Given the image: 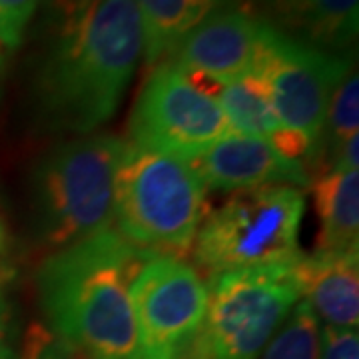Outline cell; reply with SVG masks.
<instances>
[{"label":"cell","mask_w":359,"mask_h":359,"mask_svg":"<svg viewBox=\"0 0 359 359\" xmlns=\"http://www.w3.org/2000/svg\"><path fill=\"white\" fill-rule=\"evenodd\" d=\"M144 54L134 0H44L34 104L50 132L92 134L118 112Z\"/></svg>","instance_id":"obj_1"},{"label":"cell","mask_w":359,"mask_h":359,"mask_svg":"<svg viewBox=\"0 0 359 359\" xmlns=\"http://www.w3.org/2000/svg\"><path fill=\"white\" fill-rule=\"evenodd\" d=\"M152 256L114 226L52 252L36 273L46 327L82 359H140L130 285Z\"/></svg>","instance_id":"obj_2"},{"label":"cell","mask_w":359,"mask_h":359,"mask_svg":"<svg viewBox=\"0 0 359 359\" xmlns=\"http://www.w3.org/2000/svg\"><path fill=\"white\" fill-rule=\"evenodd\" d=\"M128 142L84 134L54 146L32 172V226L48 252L112 228L114 182Z\"/></svg>","instance_id":"obj_3"},{"label":"cell","mask_w":359,"mask_h":359,"mask_svg":"<svg viewBox=\"0 0 359 359\" xmlns=\"http://www.w3.org/2000/svg\"><path fill=\"white\" fill-rule=\"evenodd\" d=\"M205 186L190 162L128 142L114 182V228L130 244L166 256L192 252Z\"/></svg>","instance_id":"obj_4"},{"label":"cell","mask_w":359,"mask_h":359,"mask_svg":"<svg viewBox=\"0 0 359 359\" xmlns=\"http://www.w3.org/2000/svg\"><path fill=\"white\" fill-rule=\"evenodd\" d=\"M306 194L295 186H262L233 192L202 219L194 238L196 266L208 278L294 264L302 256L299 228Z\"/></svg>","instance_id":"obj_5"},{"label":"cell","mask_w":359,"mask_h":359,"mask_svg":"<svg viewBox=\"0 0 359 359\" xmlns=\"http://www.w3.org/2000/svg\"><path fill=\"white\" fill-rule=\"evenodd\" d=\"M205 316L186 359H259L302 299L294 264L208 278Z\"/></svg>","instance_id":"obj_6"},{"label":"cell","mask_w":359,"mask_h":359,"mask_svg":"<svg viewBox=\"0 0 359 359\" xmlns=\"http://www.w3.org/2000/svg\"><path fill=\"white\" fill-rule=\"evenodd\" d=\"M349 70V54L320 50L264 22L254 74L266 90L280 124L306 138L316 154H320L318 144L332 94Z\"/></svg>","instance_id":"obj_7"},{"label":"cell","mask_w":359,"mask_h":359,"mask_svg":"<svg viewBox=\"0 0 359 359\" xmlns=\"http://www.w3.org/2000/svg\"><path fill=\"white\" fill-rule=\"evenodd\" d=\"M231 132L219 104L172 62H160L142 84L128 120L130 144L186 162Z\"/></svg>","instance_id":"obj_8"},{"label":"cell","mask_w":359,"mask_h":359,"mask_svg":"<svg viewBox=\"0 0 359 359\" xmlns=\"http://www.w3.org/2000/svg\"><path fill=\"white\" fill-rule=\"evenodd\" d=\"M140 359L186 358L205 316L208 285L184 257L154 254L130 285Z\"/></svg>","instance_id":"obj_9"},{"label":"cell","mask_w":359,"mask_h":359,"mask_svg":"<svg viewBox=\"0 0 359 359\" xmlns=\"http://www.w3.org/2000/svg\"><path fill=\"white\" fill-rule=\"evenodd\" d=\"M262 34L264 20L254 11L219 6L180 42L168 62L184 76L230 84L254 74Z\"/></svg>","instance_id":"obj_10"},{"label":"cell","mask_w":359,"mask_h":359,"mask_svg":"<svg viewBox=\"0 0 359 359\" xmlns=\"http://www.w3.org/2000/svg\"><path fill=\"white\" fill-rule=\"evenodd\" d=\"M190 164L205 190L240 192L262 186H295L302 190L311 184L304 164L280 154L266 140L238 132L224 136Z\"/></svg>","instance_id":"obj_11"},{"label":"cell","mask_w":359,"mask_h":359,"mask_svg":"<svg viewBox=\"0 0 359 359\" xmlns=\"http://www.w3.org/2000/svg\"><path fill=\"white\" fill-rule=\"evenodd\" d=\"M299 295L323 327L358 330L359 325V250L320 252L295 262Z\"/></svg>","instance_id":"obj_12"},{"label":"cell","mask_w":359,"mask_h":359,"mask_svg":"<svg viewBox=\"0 0 359 359\" xmlns=\"http://www.w3.org/2000/svg\"><path fill=\"white\" fill-rule=\"evenodd\" d=\"M257 18L320 50L347 54L358 39L359 0H254Z\"/></svg>","instance_id":"obj_13"},{"label":"cell","mask_w":359,"mask_h":359,"mask_svg":"<svg viewBox=\"0 0 359 359\" xmlns=\"http://www.w3.org/2000/svg\"><path fill=\"white\" fill-rule=\"evenodd\" d=\"M214 100L224 110L231 132L266 140L280 154L304 166H308V160L318 158L316 148L306 138L280 124L256 74L240 78L230 84H222L214 94Z\"/></svg>","instance_id":"obj_14"},{"label":"cell","mask_w":359,"mask_h":359,"mask_svg":"<svg viewBox=\"0 0 359 359\" xmlns=\"http://www.w3.org/2000/svg\"><path fill=\"white\" fill-rule=\"evenodd\" d=\"M320 252L359 250V172L332 168L313 184Z\"/></svg>","instance_id":"obj_15"},{"label":"cell","mask_w":359,"mask_h":359,"mask_svg":"<svg viewBox=\"0 0 359 359\" xmlns=\"http://www.w3.org/2000/svg\"><path fill=\"white\" fill-rule=\"evenodd\" d=\"M144 32L146 65L168 60L180 42L224 0H134Z\"/></svg>","instance_id":"obj_16"},{"label":"cell","mask_w":359,"mask_h":359,"mask_svg":"<svg viewBox=\"0 0 359 359\" xmlns=\"http://www.w3.org/2000/svg\"><path fill=\"white\" fill-rule=\"evenodd\" d=\"M321 323L299 299L259 359H320Z\"/></svg>","instance_id":"obj_17"},{"label":"cell","mask_w":359,"mask_h":359,"mask_svg":"<svg viewBox=\"0 0 359 359\" xmlns=\"http://www.w3.org/2000/svg\"><path fill=\"white\" fill-rule=\"evenodd\" d=\"M359 134V78L355 68L349 70L332 94L320 146L330 152V160L349 138Z\"/></svg>","instance_id":"obj_18"},{"label":"cell","mask_w":359,"mask_h":359,"mask_svg":"<svg viewBox=\"0 0 359 359\" xmlns=\"http://www.w3.org/2000/svg\"><path fill=\"white\" fill-rule=\"evenodd\" d=\"M42 0H0V44L16 50Z\"/></svg>","instance_id":"obj_19"},{"label":"cell","mask_w":359,"mask_h":359,"mask_svg":"<svg viewBox=\"0 0 359 359\" xmlns=\"http://www.w3.org/2000/svg\"><path fill=\"white\" fill-rule=\"evenodd\" d=\"M16 359H82L80 353L74 351L58 335H54L42 323H34L28 327L20 353Z\"/></svg>","instance_id":"obj_20"},{"label":"cell","mask_w":359,"mask_h":359,"mask_svg":"<svg viewBox=\"0 0 359 359\" xmlns=\"http://www.w3.org/2000/svg\"><path fill=\"white\" fill-rule=\"evenodd\" d=\"M320 359H359L358 330H335L321 325Z\"/></svg>","instance_id":"obj_21"},{"label":"cell","mask_w":359,"mask_h":359,"mask_svg":"<svg viewBox=\"0 0 359 359\" xmlns=\"http://www.w3.org/2000/svg\"><path fill=\"white\" fill-rule=\"evenodd\" d=\"M16 355L13 309L4 297H0V359H16Z\"/></svg>","instance_id":"obj_22"},{"label":"cell","mask_w":359,"mask_h":359,"mask_svg":"<svg viewBox=\"0 0 359 359\" xmlns=\"http://www.w3.org/2000/svg\"><path fill=\"white\" fill-rule=\"evenodd\" d=\"M14 278H16V269L6 259L0 257V297H4V292L14 282Z\"/></svg>","instance_id":"obj_23"},{"label":"cell","mask_w":359,"mask_h":359,"mask_svg":"<svg viewBox=\"0 0 359 359\" xmlns=\"http://www.w3.org/2000/svg\"><path fill=\"white\" fill-rule=\"evenodd\" d=\"M4 46L0 44V82H2V74H4V66H6V58H4Z\"/></svg>","instance_id":"obj_24"},{"label":"cell","mask_w":359,"mask_h":359,"mask_svg":"<svg viewBox=\"0 0 359 359\" xmlns=\"http://www.w3.org/2000/svg\"><path fill=\"white\" fill-rule=\"evenodd\" d=\"M2 245H4V228L0 224V250H2Z\"/></svg>","instance_id":"obj_25"},{"label":"cell","mask_w":359,"mask_h":359,"mask_svg":"<svg viewBox=\"0 0 359 359\" xmlns=\"http://www.w3.org/2000/svg\"><path fill=\"white\" fill-rule=\"evenodd\" d=\"M180 359H186V358H180Z\"/></svg>","instance_id":"obj_26"}]
</instances>
